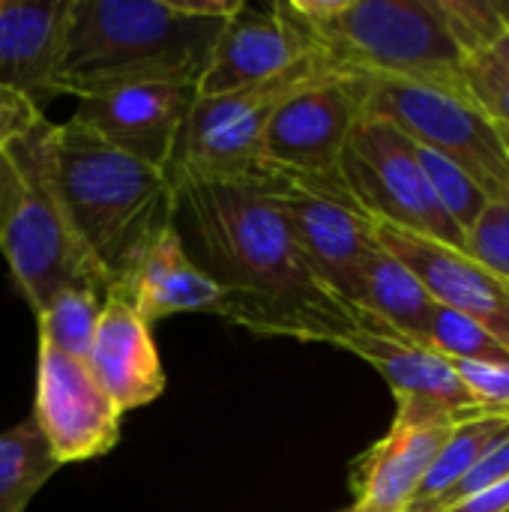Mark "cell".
<instances>
[{
    "mask_svg": "<svg viewBox=\"0 0 509 512\" xmlns=\"http://www.w3.org/2000/svg\"><path fill=\"white\" fill-rule=\"evenodd\" d=\"M267 177H174L177 213L195 231L210 276L228 288L225 321L297 342L339 345L360 309L318 282L300 255Z\"/></svg>",
    "mask_w": 509,
    "mask_h": 512,
    "instance_id": "6da1fadb",
    "label": "cell"
},
{
    "mask_svg": "<svg viewBox=\"0 0 509 512\" xmlns=\"http://www.w3.org/2000/svg\"><path fill=\"white\" fill-rule=\"evenodd\" d=\"M243 0H69L60 93L102 96L132 84H195Z\"/></svg>",
    "mask_w": 509,
    "mask_h": 512,
    "instance_id": "7a4b0ae2",
    "label": "cell"
},
{
    "mask_svg": "<svg viewBox=\"0 0 509 512\" xmlns=\"http://www.w3.org/2000/svg\"><path fill=\"white\" fill-rule=\"evenodd\" d=\"M54 180L108 291L123 288L153 240L174 225L171 177L120 153L69 117L54 126Z\"/></svg>",
    "mask_w": 509,
    "mask_h": 512,
    "instance_id": "3957f363",
    "label": "cell"
},
{
    "mask_svg": "<svg viewBox=\"0 0 509 512\" xmlns=\"http://www.w3.org/2000/svg\"><path fill=\"white\" fill-rule=\"evenodd\" d=\"M54 126L48 117L6 144L18 168V201L0 237V252L12 282L39 315L66 288H96L108 282L81 243L54 180Z\"/></svg>",
    "mask_w": 509,
    "mask_h": 512,
    "instance_id": "277c9868",
    "label": "cell"
},
{
    "mask_svg": "<svg viewBox=\"0 0 509 512\" xmlns=\"http://www.w3.org/2000/svg\"><path fill=\"white\" fill-rule=\"evenodd\" d=\"M306 33L336 72L468 93V57L435 0H345L336 18Z\"/></svg>",
    "mask_w": 509,
    "mask_h": 512,
    "instance_id": "5b68a950",
    "label": "cell"
},
{
    "mask_svg": "<svg viewBox=\"0 0 509 512\" xmlns=\"http://www.w3.org/2000/svg\"><path fill=\"white\" fill-rule=\"evenodd\" d=\"M363 114L387 120L417 147L459 165L492 201H509V153L501 126L471 93L399 78H366Z\"/></svg>",
    "mask_w": 509,
    "mask_h": 512,
    "instance_id": "8992f818",
    "label": "cell"
},
{
    "mask_svg": "<svg viewBox=\"0 0 509 512\" xmlns=\"http://www.w3.org/2000/svg\"><path fill=\"white\" fill-rule=\"evenodd\" d=\"M336 72L315 48L303 63L258 87L228 96H198L183 126L168 177H267L261 156L264 129L279 102L300 84Z\"/></svg>",
    "mask_w": 509,
    "mask_h": 512,
    "instance_id": "52a82bcc",
    "label": "cell"
},
{
    "mask_svg": "<svg viewBox=\"0 0 509 512\" xmlns=\"http://www.w3.org/2000/svg\"><path fill=\"white\" fill-rule=\"evenodd\" d=\"M339 177L369 219L465 252V234L441 210L417 144L387 120L369 114L357 120L339 159Z\"/></svg>",
    "mask_w": 509,
    "mask_h": 512,
    "instance_id": "ba28073f",
    "label": "cell"
},
{
    "mask_svg": "<svg viewBox=\"0 0 509 512\" xmlns=\"http://www.w3.org/2000/svg\"><path fill=\"white\" fill-rule=\"evenodd\" d=\"M363 102L366 75L330 72L300 84L279 102L264 129V162L297 180L342 183L339 159L363 117Z\"/></svg>",
    "mask_w": 509,
    "mask_h": 512,
    "instance_id": "9c48e42d",
    "label": "cell"
},
{
    "mask_svg": "<svg viewBox=\"0 0 509 512\" xmlns=\"http://www.w3.org/2000/svg\"><path fill=\"white\" fill-rule=\"evenodd\" d=\"M273 195L318 282L357 309L363 264L378 249L375 222L354 204L342 183H309L276 174Z\"/></svg>",
    "mask_w": 509,
    "mask_h": 512,
    "instance_id": "30bf717a",
    "label": "cell"
},
{
    "mask_svg": "<svg viewBox=\"0 0 509 512\" xmlns=\"http://www.w3.org/2000/svg\"><path fill=\"white\" fill-rule=\"evenodd\" d=\"M60 465L90 462L114 450L123 411L93 381L81 360L39 342L36 411L30 414Z\"/></svg>",
    "mask_w": 509,
    "mask_h": 512,
    "instance_id": "8fae6325",
    "label": "cell"
},
{
    "mask_svg": "<svg viewBox=\"0 0 509 512\" xmlns=\"http://www.w3.org/2000/svg\"><path fill=\"white\" fill-rule=\"evenodd\" d=\"M336 348L357 354L390 384L396 396V414L444 423L483 417L447 357L429 345L393 333L363 309L360 330L345 336Z\"/></svg>",
    "mask_w": 509,
    "mask_h": 512,
    "instance_id": "7c38bea8",
    "label": "cell"
},
{
    "mask_svg": "<svg viewBox=\"0 0 509 512\" xmlns=\"http://www.w3.org/2000/svg\"><path fill=\"white\" fill-rule=\"evenodd\" d=\"M195 99V84H132L78 99L72 120L93 129L120 153L168 174Z\"/></svg>",
    "mask_w": 509,
    "mask_h": 512,
    "instance_id": "4fadbf2b",
    "label": "cell"
},
{
    "mask_svg": "<svg viewBox=\"0 0 509 512\" xmlns=\"http://www.w3.org/2000/svg\"><path fill=\"white\" fill-rule=\"evenodd\" d=\"M375 240L420 279L435 306L477 321L509 351V282L459 249L387 222H375Z\"/></svg>",
    "mask_w": 509,
    "mask_h": 512,
    "instance_id": "5bb4252c",
    "label": "cell"
},
{
    "mask_svg": "<svg viewBox=\"0 0 509 512\" xmlns=\"http://www.w3.org/2000/svg\"><path fill=\"white\" fill-rule=\"evenodd\" d=\"M315 51L312 36L276 3L273 9H255L243 3L222 27L198 96H228L264 81L279 78Z\"/></svg>",
    "mask_w": 509,
    "mask_h": 512,
    "instance_id": "9a60e30c",
    "label": "cell"
},
{
    "mask_svg": "<svg viewBox=\"0 0 509 512\" xmlns=\"http://www.w3.org/2000/svg\"><path fill=\"white\" fill-rule=\"evenodd\" d=\"M84 366L123 414L156 402L165 390V369L153 330L120 291L102 297L96 336Z\"/></svg>",
    "mask_w": 509,
    "mask_h": 512,
    "instance_id": "2e32d148",
    "label": "cell"
},
{
    "mask_svg": "<svg viewBox=\"0 0 509 512\" xmlns=\"http://www.w3.org/2000/svg\"><path fill=\"white\" fill-rule=\"evenodd\" d=\"M69 0H0V90L42 111L60 93Z\"/></svg>",
    "mask_w": 509,
    "mask_h": 512,
    "instance_id": "e0dca14e",
    "label": "cell"
},
{
    "mask_svg": "<svg viewBox=\"0 0 509 512\" xmlns=\"http://www.w3.org/2000/svg\"><path fill=\"white\" fill-rule=\"evenodd\" d=\"M456 423L396 414L390 432L354 465V510L405 512Z\"/></svg>",
    "mask_w": 509,
    "mask_h": 512,
    "instance_id": "ac0fdd59",
    "label": "cell"
},
{
    "mask_svg": "<svg viewBox=\"0 0 509 512\" xmlns=\"http://www.w3.org/2000/svg\"><path fill=\"white\" fill-rule=\"evenodd\" d=\"M114 291H120L150 327L153 321L186 312H207L222 318L228 306V288L186 255L177 225L153 240L126 285Z\"/></svg>",
    "mask_w": 509,
    "mask_h": 512,
    "instance_id": "d6986e66",
    "label": "cell"
},
{
    "mask_svg": "<svg viewBox=\"0 0 509 512\" xmlns=\"http://www.w3.org/2000/svg\"><path fill=\"white\" fill-rule=\"evenodd\" d=\"M357 309L369 312L393 333L426 345L435 300L426 294L420 279L405 264H399L387 249L378 246L363 264Z\"/></svg>",
    "mask_w": 509,
    "mask_h": 512,
    "instance_id": "ffe728a7",
    "label": "cell"
},
{
    "mask_svg": "<svg viewBox=\"0 0 509 512\" xmlns=\"http://www.w3.org/2000/svg\"><path fill=\"white\" fill-rule=\"evenodd\" d=\"M509 435L507 417H471L453 426L441 453L435 456L429 474L423 477L417 495L405 512H435L438 504L483 462V456Z\"/></svg>",
    "mask_w": 509,
    "mask_h": 512,
    "instance_id": "44dd1931",
    "label": "cell"
},
{
    "mask_svg": "<svg viewBox=\"0 0 509 512\" xmlns=\"http://www.w3.org/2000/svg\"><path fill=\"white\" fill-rule=\"evenodd\" d=\"M33 417L0 432V512H24L33 495L60 471Z\"/></svg>",
    "mask_w": 509,
    "mask_h": 512,
    "instance_id": "7402d4cb",
    "label": "cell"
},
{
    "mask_svg": "<svg viewBox=\"0 0 509 512\" xmlns=\"http://www.w3.org/2000/svg\"><path fill=\"white\" fill-rule=\"evenodd\" d=\"M102 291L96 288H66L60 291L36 318H39V342L51 345L54 351L87 360L99 312H102Z\"/></svg>",
    "mask_w": 509,
    "mask_h": 512,
    "instance_id": "603a6c76",
    "label": "cell"
},
{
    "mask_svg": "<svg viewBox=\"0 0 509 512\" xmlns=\"http://www.w3.org/2000/svg\"><path fill=\"white\" fill-rule=\"evenodd\" d=\"M435 9L459 45V51L471 60L477 54H489L492 45L509 30L507 3H483V0H435Z\"/></svg>",
    "mask_w": 509,
    "mask_h": 512,
    "instance_id": "cb8c5ba5",
    "label": "cell"
},
{
    "mask_svg": "<svg viewBox=\"0 0 509 512\" xmlns=\"http://www.w3.org/2000/svg\"><path fill=\"white\" fill-rule=\"evenodd\" d=\"M417 156H420V165H423V171L429 177V186H432L441 210L450 216V222L462 234H468L492 198L450 159H444V156H438V153H432L426 147H417Z\"/></svg>",
    "mask_w": 509,
    "mask_h": 512,
    "instance_id": "d4e9b609",
    "label": "cell"
},
{
    "mask_svg": "<svg viewBox=\"0 0 509 512\" xmlns=\"http://www.w3.org/2000/svg\"><path fill=\"white\" fill-rule=\"evenodd\" d=\"M426 345L447 360H471V363H509V351L477 321L435 306L432 327Z\"/></svg>",
    "mask_w": 509,
    "mask_h": 512,
    "instance_id": "484cf974",
    "label": "cell"
},
{
    "mask_svg": "<svg viewBox=\"0 0 509 512\" xmlns=\"http://www.w3.org/2000/svg\"><path fill=\"white\" fill-rule=\"evenodd\" d=\"M465 255L509 282V201H489L465 234Z\"/></svg>",
    "mask_w": 509,
    "mask_h": 512,
    "instance_id": "4316f807",
    "label": "cell"
},
{
    "mask_svg": "<svg viewBox=\"0 0 509 512\" xmlns=\"http://www.w3.org/2000/svg\"><path fill=\"white\" fill-rule=\"evenodd\" d=\"M450 363L480 414L509 420V363H471V360H450Z\"/></svg>",
    "mask_w": 509,
    "mask_h": 512,
    "instance_id": "83f0119b",
    "label": "cell"
},
{
    "mask_svg": "<svg viewBox=\"0 0 509 512\" xmlns=\"http://www.w3.org/2000/svg\"><path fill=\"white\" fill-rule=\"evenodd\" d=\"M468 78V93L471 99L498 123L509 129V72L492 57V54H477L468 60L465 69Z\"/></svg>",
    "mask_w": 509,
    "mask_h": 512,
    "instance_id": "f1b7e54d",
    "label": "cell"
},
{
    "mask_svg": "<svg viewBox=\"0 0 509 512\" xmlns=\"http://www.w3.org/2000/svg\"><path fill=\"white\" fill-rule=\"evenodd\" d=\"M45 114L30 105L27 99L0 90V147H6L9 141H15L18 135H24L33 123H39Z\"/></svg>",
    "mask_w": 509,
    "mask_h": 512,
    "instance_id": "f546056e",
    "label": "cell"
},
{
    "mask_svg": "<svg viewBox=\"0 0 509 512\" xmlns=\"http://www.w3.org/2000/svg\"><path fill=\"white\" fill-rule=\"evenodd\" d=\"M444 512H509V480L471 492L462 501L450 504Z\"/></svg>",
    "mask_w": 509,
    "mask_h": 512,
    "instance_id": "4dcf8cb0",
    "label": "cell"
},
{
    "mask_svg": "<svg viewBox=\"0 0 509 512\" xmlns=\"http://www.w3.org/2000/svg\"><path fill=\"white\" fill-rule=\"evenodd\" d=\"M18 189H21V183H18V168H15V162H12L9 150L0 147V237H3V231H6V222H9L12 210H15Z\"/></svg>",
    "mask_w": 509,
    "mask_h": 512,
    "instance_id": "1f68e13d",
    "label": "cell"
},
{
    "mask_svg": "<svg viewBox=\"0 0 509 512\" xmlns=\"http://www.w3.org/2000/svg\"><path fill=\"white\" fill-rule=\"evenodd\" d=\"M489 54H492V57H495V60H498V63H501V66L509 72V30L501 36V39H498V42H495V45H492V51H489Z\"/></svg>",
    "mask_w": 509,
    "mask_h": 512,
    "instance_id": "d6a6232c",
    "label": "cell"
},
{
    "mask_svg": "<svg viewBox=\"0 0 509 512\" xmlns=\"http://www.w3.org/2000/svg\"><path fill=\"white\" fill-rule=\"evenodd\" d=\"M501 138H504V147H507V153H509V129L507 126H501Z\"/></svg>",
    "mask_w": 509,
    "mask_h": 512,
    "instance_id": "836d02e7",
    "label": "cell"
},
{
    "mask_svg": "<svg viewBox=\"0 0 509 512\" xmlns=\"http://www.w3.org/2000/svg\"><path fill=\"white\" fill-rule=\"evenodd\" d=\"M339 512H357V510H354V507H348V510H339Z\"/></svg>",
    "mask_w": 509,
    "mask_h": 512,
    "instance_id": "e575fe53",
    "label": "cell"
}]
</instances>
